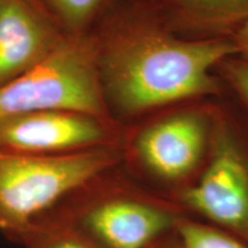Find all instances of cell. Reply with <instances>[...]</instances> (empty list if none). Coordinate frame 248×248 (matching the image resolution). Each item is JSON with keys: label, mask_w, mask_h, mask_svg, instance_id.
Segmentation results:
<instances>
[{"label": "cell", "mask_w": 248, "mask_h": 248, "mask_svg": "<svg viewBox=\"0 0 248 248\" xmlns=\"http://www.w3.org/2000/svg\"><path fill=\"white\" fill-rule=\"evenodd\" d=\"M94 45L108 107L130 117L219 97L224 85L216 68L237 55L230 39L181 36L152 0L115 9Z\"/></svg>", "instance_id": "6da1fadb"}, {"label": "cell", "mask_w": 248, "mask_h": 248, "mask_svg": "<svg viewBox=\"0 0 248 248\" xmlns=\"http://www.w3.org/2000/svg\"><path fill=\"white\" fill-rule=\"evenodd\" d=\"M122 163L119 145L47 155L0 148V231L21 243L60 203Z\"/></svg>", "instance_id": "7a4b0ae2"}, {"label": "cell", "mask_w": 248, "mask_h": 248, "mask_svg": "<svg viewBox=\"0 0 248 248\" xmlns=\"http://www.w3.org/2000/svg\"><path fill=\"white\" fill-rule=\"evenodd\" d=\"M109 172L92 183L93 193L84 202L54 209L44 218L74 226L101 248H152L175 232L181 217L187 216L175 201L157 192L108 182Z\"/></svg>", "instance_id": "3957f363"}, {"label": "cell", "mask_w": 248, "mask_h": 248, "mask_svg": "<svg viewBox=\"0 0 248 248\" xmlns=\"http://www.w3.org/2000/svg\"><path fill=\"white\" fill-rule=\"evenodd\" d=\"M171 200L187 216L248 244V129L221 105L214 106L202 168Z\"/></svg>", "instance_id": "277c9868"}, {"label": "cell", "mask_w": 248, "mask_h": 248, "mask_svg": "<svg viewBox=\"0 0 248 248\" xmlns=\"http://www.w3.org/2000/svg\"><path fill=\"white\" fill-rule=\"evenodd\" d=\"M94 40L66 38L49 57L0 85V120L42 110H74L109 124Z\"/></svg>", "instance_id": "5b68a950"}, {"label": "cell", "mask_w": 248, "mask_h": 248, "mask_svg": "<svg viewBox=\"0 0 248 248\" xmlns=\"http://www.w3.org/2000/svg\"><path fill=\"white\" fill-rule=\"evenodd\" d=\"M214 106L206 100L176 105L137 133L123 161L171 198L194 181L208 155Z\"/></svg>", "instance_id": "8992f818"}, {"label": "cell", "mask_w": 248, "mask_h": 248, "mask_svg": "<svg viewBox=\"0 0 248 248\" xmlns=\"http://www.w3.org/2000/svg\"><path fill=\"white\" fill-rule=\"evenodd\" d=\"M108 124L74 110H42L0 120V148L30 154H67L114 146Z\"/></svg>", "instance_id": "52a82bcc"}, {"label": "cell", "mask_w": 248, "mask_h": 248, "mask_svg": "<svg viewBox=\"0 0 248 248\" xmlns=\"http://www.w3.org/2000/svg\"><path fill=\"white\" fill-rule=\"evenodd\" d=\"M64 40L33 0H0V85L38 66Z\"/></svg>", "instance_id": "ba28073f"}, {"label": "cell", "mask_w": 248, "mask_h": 248, "mask_svg": "<svg viewBox=\"0 0 248 248\" xmlns=\"http://www.w3.org/2000/svg\"><path fill=\"white\" fill-rule=\"evenodd\" d=\"M169 26L190 39H232L248 22V0H152Z\"/></svg>", "instance_id": "9c48e42d"}, {"label": "cell", "mask_w": 248, "mask_h": 248, "mask_svg": "<svg viewBox=\"0 0 248 248\" xmlns=\"http://www.w3.org/2000/svg\"><path fill=\"white\" fill-rule=\"evenodd\" d=\"M21 244L26 248H101L74 226L49 218L37 223Z\"/></svg>", "instance_id": "30bf717a"}, {"label": "cell", "mask_w": 248, "mask_h": 248, "mask_svg": "<svg viewBox=\"0 0 248 248\" xmlns=\"http://www.w3.org/2000/svg\"><path fill=\"white\" fill-rule=\"evenodd\" d=\"M175 233L183 248H248V244L190 216H183Z\"/></svg>", "instance_id": "8fae6325"}, {"label": "cell", "mask_w": 248, "mask_h": 248, "mask_svg": "<svg viewBox=\"0 0 248 248\" xmlns=\"http://www.w3.org/2000/svg\"><path fill=\"white\" fill-rule=\"evenodd\" d=\"M60 22L74 32L79 33L89 26L109 0H40Z\"/></svg>", "instance_id": "7c38bea8"}, {"label": "cell", "mask_w": 248, "mask_h": 248, "mask_svg": "<svg viewBox=\"0 0 248 248\" xmlns=\"http://www.w3.org/2000/svg\"><path fill=\"white\" fill-rule=\"evenodd\" d=\"M215 73L224 88L230 89L248 111V60L232 55L217 66Z\"/></svg>", "instance_id": "4fadbf2b"}, {"label": "cell", "mask_w": 248, "mask_h": 248, "mask_svg": "<svg viewBox=\"0 0 248 248\" xmlns=\"http://www.w3.org/2000/svg\"><path fill=\"white\" fill-rule=\"evenodd\" d=\"M233 43L238 57L248 60V22L238 30V32L231 39Z\"/></svg>", "instance_id": "5bb4252c"}, {"label": "cell", "mask_w": 248, "mask_h": 248, "mask_svg": "<svg viewBox=\"0 0 248 248\" xmlns=\"http://www.w3.org/2000/svg\"><path fill=\"white\" fill-rule=\"evenodd\" d=\"M154 248H183L182 244L179 243L177 235L175 232L171 234L167 235L162 240L159 241L156 245H154Z\"/></svg>", "instance_id": "9a60e30c"}, {"label": "cell", "mask_w": 248, "mask_h": 248, "mask_svg": "<svg viewBox=\"0 0 248 248\" xmlns=\"http://www.w3.org/2000/svg\"><path fill=\"white\" fill-rule=\"evenodd\" d=\"M152 248H154V247H152Z\"/></svg>", "instance_id": "2e32d148"}]
</instances>
